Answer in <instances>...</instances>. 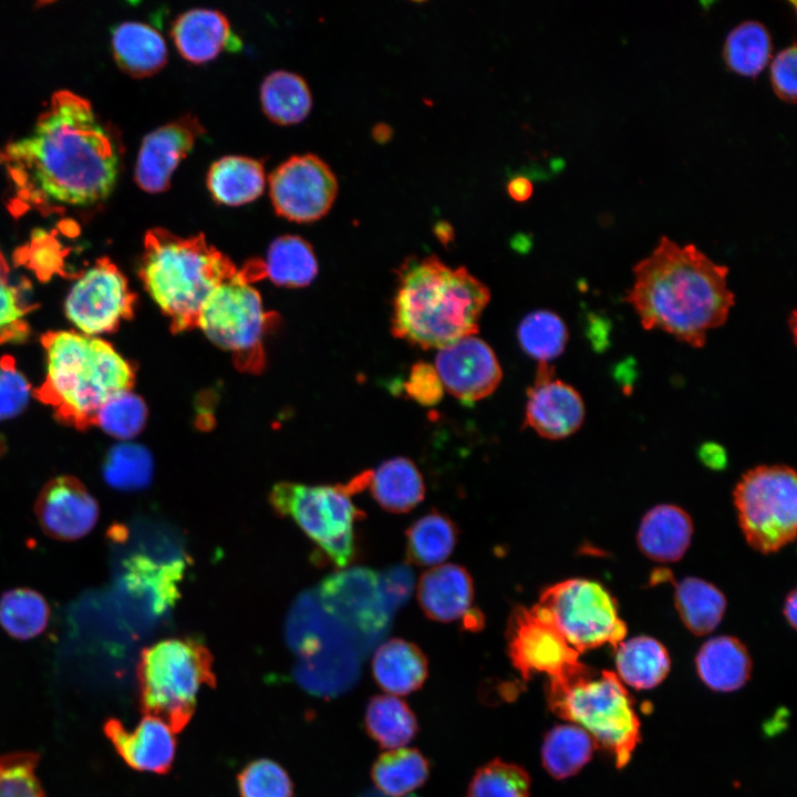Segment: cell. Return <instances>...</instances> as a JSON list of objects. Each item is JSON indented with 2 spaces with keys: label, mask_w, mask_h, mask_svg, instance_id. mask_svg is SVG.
Segmentation results:
<instances>
[{
  "label": "cell",
  "mask_w": 797,
  "mask_h": 797,
  "mask_svg": "<svg viewBox=\"0 0 797 797\" xmlns=\"http://www.w3.org/2000/svg\"><path fill=\"white\" fill-rule=\"evenodd\" d=\"M4 159L22 194L35 203L82 207L112 194L121 148L86 99L61 90L33 131L7 146Z\"/></svg>",
  "instance_id": "6da1fadb"
},
{
  "label": "cell",
  "mask_w": 797,
  "mask_h": 797,
  "mask_svg": "<svg viewBox=\"0 0 797 797\" xmlns=\"http://www.w3.org/2000/svg\"><path fill=\"white\" fill-rule=\"evenodd\" d=\"M727 266L694 245L661 237L632 269L625 300L645 330H662L693 348H703L710 330L722 327L735 303Z\"/></svg>",
  "instance_id": "7a4b0ae2"
},
{
  "label": "cell",
  "mask_w": 797,
  "mask_h": 797,
  "mask_svg": "<svg viewBox=\"0 0 797 797\" xmlns=\"http://www.w3.org/2000/svg\"><path fill=\"white\" fill-rule=\"evenodd\" d=\"M391 333L422 349H442L476 335L490 300L488 287L465 267L412 256L397 267Z\"/></svg>",
  "instance_id": "3957f363"
},
{
  "label": "cell",
  "mask_w": 797,
  "mask_h": 797,
  "mask_svg": "<svg viewBox=\"0 0 797 797\" xmlns=\"http://www.w3.org/2000/svg\"><path fill=\"white\" fill-rule=\"evenodd\" d=\"M45 377L34 393L62 423L83 429L112 396L131 391L133 365L113 345L77 331H51L42 337Z\"/></svg>",
  "instance_id": "277c9868"
},
{
  "label": "cell",
  "mask_w": 797,
  "mask_h": 797,
  "mask_svg": "<svg viewBox=\"0 0 797 797\" xmlns=\"http://www.w3.org/2000/svg\"><path fill=\"white\" fill-rule=\"evenodd\" d=\"M238 270L203 234L180 237L153 228L144 237L139 277L174 332L197 328L204 303Z\"/></svg>",
  "instance_id": "5b68a950"
},
{
  "label": "cell",
  "mask_w": 797,
  "mask_h": 797,
  "mask_svg": "<svg viewBox=\"0 0 797 797\" xmlns=\"http://www.w3.org/2000/svg\"><path fill=\"white\" fill-rule=\"evenodd\" d=\"M213 655L192 636L169 638L145 648L137 665L144 715L166 723L177 734L190 722L204 686L216 685Z\"/></svg>",
  "instance_id": "8992f818"
},
{
  "label": "cell",
  "mask_w": 797,
  "mask_h": 797,
  "mask_svg": "<svg viewBox=\"0 0 797 797\" xmlns=\"http://www.w3.org/2000/svg\"><path fill=\"white\" fill-rule=\"evenodd\" d=\"M549 706L560 717L583 728L624 766L639 741L640 724L632 700L618 675H599L587 666L569 679L549 683Z\"/></svg>",
  "instance_id": "52a82bcc"
},
{
  "label": "cell",
  "mask_w": 797,
  "mask_h": 797,
  "mask_svg": "<svg viewBox=\"0 0 797 797\" xmlns=\"http://www.w3.org/2000/svg\"><path fill=\"white\" fill-rule=\"evenodd\" d=\"M266 277L262 260L249 261L221 283L204 303L197 328L216 345L230 352L242 372H260L265 365L262 338L272 320L262 308L251 281Z\"/></svg>",
  "instance_id": "ba28073f"
},
{
  "label": "cell",
  "mask_w": 797,
  "mask_h": 797,
  "mask_svg": "<svg viewBox=\"0 0 797 797\" xmlns=\"http://www.w3.org/2000/svg\"><path fill=\"white\" fill-rule=\"evenodd\" d=\"M346 486L304 485L282 482L275 485L269 501L275 510L290 517L338 567L354 557V524L360 516Z\"/></svg>",
  "instance_id": "9c48e42d"
},
{
  "label": "cell",
  "mask_w": 797,
  "mask_h": 797,
  "mask_svg": "<svg viewBox=\"0 0 797 797\" xmlns=\"http://www.w3.org/2000/svg\"><path fill=\"white\" fill-rule=\"evenodd\" d=\"M739 526L746 541L763 553L775 552L796 537V473L785 465L748 470L734 490Z\"/></svg>",
  "instance_id": "30bf717a"
},
{
  "label": "cell",
  "mask_w": 797,
  "mask_h": 797,
  "mask_svg": "<svg viewBox=\"0 0 797 797\" xmlns=\"http://www.w3.org/2000/svg\"><path fill=\"white\" fill-rule=\"evenodd\" d=\"M537 605L578 654L604 644L615 649L627 634L614 599L592 580L568 579L548 587Z\"/></svg>",
  "instance_id": "8fae6325"
},
{
  "label": "cell",
  "mask_w": 797,
  "mask_h": 797,
  "mask_svg": "<svg viewBox=\"0 0 797 797\" xmlns=\"http://www.w3.org/2000/svg\"><path fill=\"white\" fill-rule=\"evenodd\" d=\"M135 294L125 276L107 258H101L71 284L64 314L77 332L96 337L115 331L133 315Z\"/></svg>",
  "instance_id": "7c38bea8"
},
{
  "label": "cell",
  "mask_w": 797,
  "mask_h": 797,
  "mask_svg": "<svg viewBox=\"0 0 797 797\" xmlns=\"http://www.w3.org/2000/svg\"><path fill=\"white\" fill-rule=\"evenodd\" d=\"M508 652L525 680L545 673L550 683L569 679L586 667L579 655L536 604L517 609L508 628Z\"/></svg>",
  "instance_id": "4fadbf2b"
},
{
  "label": "cell",
  "mask_w": 797,
  "mask_h": 797,
  "mask_svg": "<svg viewBox=\"0 0 797 797\" xmlns=\"http://www.w3.org/2000/svg\"><path fill=\"white\" fill-rule=\"evenodd\" d=\"M269 193L278 215L291 221L310 222L331 209L338 180L317 155H294L270 174Z\"/></svg>",
  "instance_id": "5bb4252c"
},
{
  "label": "cell",
  "mask_w": 797,
  "mask_h": 797,
  "mask_svg": "<svg viewBox=\"0 0 797 797\" xmlns=\"http://www.w3.org/2000/svg\"><path fill=\"white\" fill-rule=\"evenodd\" d=\"M321 604L350 633L373 635L390 619L389 602L381 578L364 569L331 575L319 588Z\"/></svg>",
  "instance_id": "9a60e30c"
},
{
  "label": "cell",
  "mask_w": 797,
  "mask_h": 797,
  "mask_svg": "<svg viewBox=\"0 0 797 797\" xmlns=\"http://www.w3.org/2000/svg\"><path fill=\"white\" fill-rule=\"evenodd\" d=\"M434 366L444 390L466 403L490 395L503 377L495 352L476 335L439 349Z\"/></svg>",
  "instance_id": "2e32d148"
},
{
  "label": "cell",
  "mask_w": 797,
  "mask_h": 797,
  "mask_svg": "<svg viewBox=\"0 0 797 797\" xmlns=\"http://www.w3.org/2000/svg\"><path fill=\"white\" fill-rule=\"evenodd\" d=\"M204 133L198 117L187 113L145 135L135 164L136 184L147 193L167 190L174 170Z\"/></svg>",
  "instance_id": "e0dca14e"
},
{
  "label": "cell",
  "mask_w": 797,
  "mask_h": 797,
  "mask_svg": "<svg viewBox=\"0 0 797 797\" xmlns=\"http://www.w3.org/2000/svg\"><path fill=\"white\" fill-rule=\"evenodd\" d=\"M553 374L549 363H539L527 391L525 425L545 438L562 439L581 427L586 406L580 393Z\"/></svg>",
  "instance_id": "ac0fdd59"
},
{
  "label": "cell",
  "mask_w": 797,
  "mask_h": 797,
  "mask_svg": "<svg viewBox=\"0 0 797 797\" xmlns=\"http://www.w3.org/2000/svg\"><path fill=\"white\" fill-rule=\"evenodd\" d=\"M34 511L42 530L51 538L76 540L87 535L99 519V504L75 477L50 479L35 500Z\"/></svg>",
  "instance_id": "d6986e66"
},
{
  "label": "cell",
  "mask_w": 797,
  "mask_h": 797,
  "mask_svg": "<svg viewBox=\"0 0 797 797\" xmlns=\"http://www.w3.org/2000/svg\"><path fill=\"white\" fill-rule=\"evenodd\" d=\"M104 733L118 755L132 768L166 774L176 755L175 733L162 720L144 715L133 731L116 718L104 724Z\"/></svg>",
  "instance_id": "ffe728a7"
},
{
  "label": "cell",
  "mask_w": 797,
  "mask_h": 797,
  "mask_svg": "<svg viewBox=\"0 0 797 797\" xmlns=\"http://www.w3.org/2000/svg\"><path fill=\"white\" fill-rule=\"evenodd\" d=\"M170 33L178 52L193 63H205L224 50L241 48L227 17L215 9L194 8L180 13Z\"/></svg>",
  "instance_id": "44dd1931"
},
{
  "label": "cell",
  "mask_w": 797,
  "mask_h": 797,
  "mask_svg": "<svg viewBox=\"0 0 797 797\" xmlns=\"http://www.w3.org/2000/svg\"><path fill=\"white\" fill-rule=\"evenodd\" d=\"M474 597L473 581L457 565H438L418 581L417 599L425 614L436 621L452 622L468 614Z\"/></svg>",
  "instance_id": "7402d4cb"
},
{
  "label": "cell",
  "mask_w": 797,
  "mask_h": 797,
  "mask_svg": "<svg viewBox=\"0 0 797 797\" xmlns=\"http://www.w3.org/2000/svg\"><path fill=\"white\" fill-rule=\"evenodd\" d=\"M693 534L692 519L674 505H659L642 518L638 530L640 550L659 562L680 560L687 550Z\"/></svg>",
  "instance_id": "603a6c76"
},
{
  "label": "cell",
  "mask_w": 797,
  "mask_h": 797,
  "mask_svg": "<svg viewBox=\"0 0 797 797\" xmlns=\"http://www.w3.org/2000/svg\"><path fill=\"white\" fill-rule=\"evenodd\" d=\"M111 45L118 68L134 77L158 72L167 62L166 42L158 30L139 21H125L112 30Z\"/></svg>",
  "instance_id": "cb8c5ba5"
},
{
  "label": "cell",
  "mask_w": 797,
  "mask_h": 797,
  "mask_svg": "<svg viewBox=\"0 0 797 797\" xmlns=\"http://www.w3.org/2000/svg\"><path fill=\"white\" fill-rule=\"evenodd\" d=\"M372 672L379 686L387 694L406 695L425 682L427 660L415 644L403 639H391L375 651Z\"/></svg>",
  "instance_id": "d4e9b609"
},
{
  "label": "cell",
  "mask_w": 797,
  "mask_h": 797,
  "mask_svg": "<svg viewBox=\"0 0 797 797\" xmlns=\"http://www.w3.org/2000/svg\"><path fill=\"white\" fill-rule=\"evenodd\" d=\"M701 680L721 692L742 687L751 675L752 661L744 644L733 636L721 635L707 640L696 655Z\"/></svg>",
  "instance_id": "484cf974"
},
{
  "label": "cell",
  "mask_w": 797,
  "mask_h": 797,
  "mask_svg": "<svg viewBox=\"0 0 797 797\" xmlns=\"http://www.w3.org/2000/svg\"><path fill=\"white\" fill-rule=\"evenodd\" d=\"M265 168L248 156L228 155L211 164L206 184L216 203L239 206L258 198L265 189Z\"/></svg>",
  "instance_id": "4316f807"
},
{
  "label": "cell",
  "mask_w": 797,
  "mask_h": 797,
  "mask_svg": "<svg viewBox=\"0 0 797 797\" xmlns=\"http://www.w3.org/2000/svg\"><path fill=\"white\" fill-rule=\"evenodd\" d=\"M366 486L381 507L397 514L414 508L425 493L420 470L405 457L387 459L374 470H368Z\"/></svg>",
  "instance_id": "83f0119b"
},
{
  "label": "cell",
  "mask_w": 797,
  "mask_h": 797,
  "mask_svg": "<svg viewBox=\"0 0 797 797\" xmlns=\"http://www.w3.org/2000/svg\"><path fill=\"white\" fill-rule=\"evenodd\" d=\"M618 677L632 687L646 690L656 686L671 666L664 645L650 636H634L615 648Z\"/></svg>",
  "instance_id": "f1b7e54d"
},
{
  "label": "cell",
  "mask_w": 797,
  "mask_h": 797,
  "mask_svg": "<svg viewBox=\"0 0 797 797\" xmlns=\"http://www.w3.org/2000/svg\"><path fill=\"white\" fill-rule=\"evenodd\" d=\"M260 102L267 117L277 124L289 125L301 122L309 114L312 96L300 75L279 70L262 81Z\"/></svg>",
  "instance_id": "f546056e"
},
{
  "label": "cell",
  "mask_w": 797,
  "mask_h": 797,
  "mask_svg": "<svg viewBox=\"0 0 797 797\" xmlns=\"http://www.w3.org/2000/svg\"><path fill=\"white\" fill-rule=\"evenodd\" d=\"M674 602L682 622L696 635L712 632L726 609L722 591L695 577L684 578L675 584Z\"/></svg>",
  "instance_id": "4dcf8cb0"
},
{
  "label": "cell",
  "mask_w": 797,
  "mask_h": 797,
  "mask_svg": "<svg viewBox=\"0 0 797 797\" xmlns=\"http://www.w3.org/2000/svg\"><path fill=\"white\" fill-rule=\"evenodd\" d=\"M364 724L368 734L381 747H404L417 732V721L408 705L398 696L381 694L366 705Z\"/></svg>",
  "instance_id": "1f68e13d"
},
{
  "label": "cell",
  "mask_w": 797,
  "mask_h": 797,
  "mask_svg": "<svg viewBox=\"0 0 797 797\" xmlns=\"http://www.w3.org/2000/svg\"><path fill=\"white\" fill-rule=\"evenodd\" d=\"M429 774V764L423 754L410 747L389 749L372 766L376 788L387 797H404L421 787Z\"/></svg>",
  "instance_id": "d6a6232c"
},
{
  "label": "cell",
  "mask_w": 797,
  "mask_h": 797,
  "mask_svg": "<svg viewBox=\"0 0 797 797\" xmlns=\"http://www.w3.org/2000/svg\"><path fill=\"white\" fill-rule=\"evenodd\" d=\"M594 746L593 738L580 726H555L542 742V766L556 779L570 777L590 760Z\"/></svg>",
  "instance_id": "836d02e7"
},
{
  "label": "cell",
  "mask_w": 797,
  "mask_h": 797,
  "mask_svg": "<svg viewBox=\"0 0 797 797\" xmlns=\"http://www.w3.org/2000/svg\"><path fill=\"white\" fill-rule=\"evenodd\" d=\"M265 273L272 282L286 287L310 283L318 272V263L310 245L297 236H281L269 246Z\"/></svg>",
  "instance_id": "e575fe53"
},
{
  "label": "cell",
  "mask_w": 797,
  "mask_h": 797,
  "mask_svg": "<svg viewBox=\"0 0 797 797\" xmlns=\"http://www.w3.org/2000/svg\"><path fill=\"white\" fill-rule=\"evenodd\" d=\"M772 51V37L767 28L757 21H745L728 33L723 58L731 71L756 77L768 64Z\"/></svg>",
  "instance_id": "d590c367"
},
{
  "label": "cell",
  "mask_w": 797,
  "mask_h": 797,
  "mask_svg": "<svg viewBox=\"0 0 797 797\" xmlns=\"http://www.w3.org/2000/svg\"><path fill=\"white\" fill-rule=\"evenodd\" d=\"M456 540L457 530L452 520L439 513H429L406 531L408 559L421 566H438L452 553Z\"/></svg>",
  "instance_id": "8d00e7d4"
},
{
  "label": "cell",
  "mask_w": 797,
  "mask_h": 797,
  "mask_svg": "<svg viewBox=\"0 0 797 797\" xmlns=\"http://www.w3.org/2000/svg\"><path fill=\"white\" fill-rule=\"evenodd\" d=\"M49 619L48 602L32 589H11L0 598V625L14 639L35 638L44 631Z\"/></svg>",
  "instance_id": "74e56055"
},
{
  "label": "cell",
  "mask_w": 797,
  "mask_h": 797,
  "mask_svg": "<svg viewBox=\"0 0 797 797\" xmlns=\"http://www.w3.org/2000/svg\"><path fill=\"white\" fill-rule=\"evenodd\" d=\"M153 458L143 445L123 442L112 446L103 460L102 473L106 484L123 491L147 487L153 478Z\"/></svg>",
  "instance_id": "f35d334b"
},
{
  "label": "cell",
  "mask_w": 797,
  "mask_h": 797,
  "mask_svg": "<svg viewBox=\"0 0 797 797\" xmlns=\"http://www.w3.org/2000/svg\"><path fill=\"white\" fill-rule=\"evenodd\" d=\"M568 338L565 321L550 310L528 313L517 329V339L522 351L539 363H549L558 358L565 351Z\"/></svg>",
  "instance_id": "ab89813d"
},
{
  "label": "cell",
  "mask_w": 797,
  "mask_h": 797,
  "mask_svg": "<svg viewBox=\"0 0 797 797\" xmlns=\"http://www.w3.org/2000/svg\"><path fill=\"white\" fill-rule=\"evenodd\" d=\"M530 784L524 767L497 758L476 770L467 797H529Z\"/></svg>",
  "instance_id": "60d3db41"
},
{
  "label": "cell",
  "mask_w": 797,
  "mask_h": 797,
  "mask_svg": "<svg viewBox=\"0 0 797 797\" xmlns=\"http://www.w3.org/2000/svg\"><path fill=\"white\" fill-rule=\"evenodd\" d=\"M147 407L141 396L126 391L108 398L96 412L93 425L117 439H131L141 433Z\"/></svg>",
  "instance_id": "b9f144b4"
},
{
  "label": "cell",
  "mask_w": 797,
  "mask_h": 797,
  "mask_svg": "<svg viewBox=\"0 0 797 797\" xmlns=\"http://www.w3.org/2000/svg\"><path fill=\"white\" fill-rule=\"evenodd\" d=\"M34 308L27 298V287L15 284L0 251V343L22 342L29 335L25 317Z\"/></svg>",
  "instance_id": "7bdbcfd3"
},
{
  "label": "cell",
  "mask_w": 797,
  "mask_h": 797,
  "mask_svg": "<svg viewBox=\"0 0 797 797\" xmlns=\"http://www.w3.org/2000/svg\"><path fill=\"white\" fill-rule=\"evenodd\" d=\"M239 797H293V783L277 762L258 758L237 775Z\"/></svg>",
  "instance_id": "ee69618b"
},
{
  "label": "cell",
  "mask_w": 797,
  "mask_h": 797,
  "mask_svg": "<svg viewBox=\"0 0 797 797\" xmlns=\"http://www.w3.org/2000/svg\"><path fill=\"white\" fill-rule=\"evenodd\" d=\"M33 752L0 754V797H45L35 769Z\"/></svg>",
  "instance_id": "f6af8a7d"
},
{
  "label": "cell",
  "mask_w": 797,
  "mask_h": 797,
  "mask_svg": "<svg viewBox=\"0 0 797 797\" xmlns=\"http://www.w3.org/2000/svg\"><path fill=\"white\" fill-rule=\"evenodd\" d=\"M31 385L11 356L0 359V422L20 415L31 398Z\"/></svg>",
  "instance_id": "bcb514c9"
},
{
  "label": "cell",
  "mask_w": 797,
  "mask_h": 797,
  "mask_svg": "<svg viewBox=\"0 0 797 797\" xmlns=\"http://www.w3.org/2000/svg\"><path fill=\"white\" fill-rule=\"evenodd\" d=\"M20 259L42 280L49 279L55 272H61L63 267L62 249L45 231H34L30 244L20 255Z\"/></svg>",
  "instance_id": "7dc6e473"
},
{
  "label": "cell",
  "mask_w": 797,
  "mask_h": 797,
  "mask_svg": "<svg viewBox=\"0 0 797 797\" xmlns=\"http://www.w3.org/2000/svg\"><path fill=\"white\" fill-rule=\"evenodd\" d=\"M404 390L410 398L424 406L437 404L444 394V386L434 364L423 361L411 368Z\"/></svg>",
  "instance_id": "c3c4849f"
},
{
  "label": "cell",
  "mask_w": 797,
  "mask_h": 797,
  "mask_svg": "<svg viewBox=\"0 0 797 797\" xmlns=\"http://www.w3.org/2000/svg\"><path fill=\"white\" fill-rule=\"evenodd\" d=\"M796 44L782 50L770 64V83L778 99L786 103L795 104L797 91Z\"/></svg>",
  "instance_id": "681fc988"
},
{
  "label": "cell",
  "mask_w": 797,
  "mask_h": 797,
  "mask_svg": "<svg viewBox=\"0 0 797 797\" xmlns=\"http://www.w3.org/2000/svg\"><path fill=\"white\" fill-rule=\"evenodd\" d=\"M700 457L707 466L721 468L726 464V453L715 443H706L700 448Z\"/></svg>",
  "instance_id": "f907efd6"
},
{
  "label": "cell",
  "mask_w": 797,
  "mask_h": 797,
  "mask_svg": "<svg viewBox=\"0 0 797 797\" xmlns=\"http://www.w3.org/2000/svg\"><path fill=\"white\" fill-rule=\"evenodd\" d=\"M507 192L514 200L522 203L531 197L534 187L527 177L517 176L507 184Z\"/></svg>",
  "instance_id": "816d5d0a"
},
{
  "label": "cell",
  "mask_w": 797,
  "mask_h": 797,
  "mask_svg": "<svg viewBox=\"0 0 797 797\" xmlns=\"http://www.w3.org/2000/svg\"><path fill=\"white\" fill-rule=\"evenodd\" d=\"M784 615L786 620L789 622L791 628H796L797 622V593L796 590L790 591L784 603Z\"/></svg>",
  "instance_id": "f5cc1de1"
},
{
  "label": "cell",
  "mask_w": 797,
  "mask_h": 797,
  "mask_svg": "<svg viewBox=\"0 0 797 797\" xmlns=\"http://www.w3.org/2000/svg\"><path fill=\"white\" fill-rule=\"evenodd\" d=\"M393 136L392 127L386 123H377L372 130V137L379 144H385Z\"/></svg>",
  "instance_id": "db71d44e"
},
{
  "label": "cell",
  "mask_w": 797,
  "mask_h": 797,
  "mask_svg": "<svg viewBox=\"0 0 797 797\" xmlns=\"http://www.w3.org/2000/svg\"><path fill=\"white\" fill-rule=\"evenodd\" d=\"M437 238L446 244L453 239V227L447 221H439L434 227Z\"/></svg>",
  "instance_id": "11a10c76"
}]
</instances>
